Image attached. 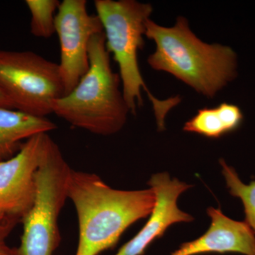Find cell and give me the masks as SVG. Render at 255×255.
<instances>
[{"label":"cell","instance_id":"8fae6325","mask_svg":"<svg viewBox=\"0 0 255 255\" xmlns=\"http://www.w3.org/2000/svg\"><path fill=\"white\" fill-rule=\"evenodd\" d=\"M56 128L57 126L46 117L0 107V162L16 155L23 140Z\"/></svg>","mask_w":255,"mask_h":255},{"label":"cell","instance_id":"9a60e30c","mask_svg":"<svg viewBox=\"0 0 255 255\" xmlns=\"http://www.w3.org/2000/svg\"><path fill=\"white\" fill-rule=\"evenodd\" d=\"M18 223L16 220L0 217V255H16V248L8 246L6 239Z\"/></svg>","mask_w":255,"mask_h":255},{"label":"cell","instance_id":"3957f363","mask_svg":"<svg viewBox=\"0 0 255 255\" xmlns=\"http://www.w3.org/2000/svg\"><path fill=\"white\" fill-rule=\"evenodd\" d=\"M97 16L103 26L106 48L118 64L122 92L130 113L135 115L143 105L142 90L148 96L159 131L165 130L167 114L182 99L159 100L149 91L139 68L138 51L143 48L146 22L153 11L152 5L136 0H96Z\"/></svg>","mask_w":255,"mask_h":255},{"label":"cell","instance_id":"9c48e42d","mask_svg":"<svg viewBox=\"0 0 255 255\" xmlns=\"http://www.w3.org/2000/svg\"><path fill=\"white\" fill-rule=\"evenodd\" d=\"M148 184L155 194L154 209L142 229L114 255H142L151 243L162 237L171 226L194 221L192 216L178 206L179 196L192 185L171 177L167 172L153 174Z\"/></svg>","mask_w":255,"mask_h":255},{"label":"cell","instance_id":"7a4b0ae2","mask_svg":"<svg viewBox=\"0 0 255 255\" xmlns=\"http://www.w3.org/2000/svg\"><path fill=\"white\" fill-rule=\"evenodd\" d=\"M145 36L155 42L147 58L151 68L172 75L209 99L217 95L237 76V55L230 47L201 41L184 16L171 27L146 22Z\"/></svg>","mask_w":255,"mask_h":255},{"label":"cell","instance_id":"5b68a950","mask_svg":"<svg viewBox=\"0 0 255 255\" xmlns=\"http://www.w3.org/2000/svg\"><path fill=\"white\" fill-rule=\"evenodd\" d=\"M72 169L59 147L49 136L36 172L34 203L22 220L16 255H53L60 242L58 217L68 199Z\"/></svg>","mask_w":255,"mask_h":255},{"label":"cell","instance_id":"4fadbf2b","mask_svg":"<svg viewBox=\"0 0 255 255\" xmlns=\"http://www.w3.org/2000/svg\"><path fill=\"white\" fill-rule=\"evenodd\" d=\"M219 163L230 194L241 199L244 207V221L255 234V180L245 184L236 169L228 165L224 159H220Z\"/></svg>","mask_w":255,"mask_h":255},{"label":"cell","instance_id":"7c38bea8","mask_svg":"<svg viewBox=\"0 0 255 255\" xmlns=\"http://www.w3.org/2000/svg\"><path fill=\"white\" fill-rule=\"evenodd\" d=\"M243 121V114L238 106L220 104L214 108H203L186 122L183 130L208 138L218 139L237 130Z\"/></svg>","mask_w":255,"mask_h":255},{"label":"cell","instance_id":"5bb4252c","mask_svg":"<svg viewBox=\"0 0 255 255\" xmlns=\"http://www.w3.org/2000/svg\"><path fill=\"white\" fill-rule=\"evenodd\" d=\"M31 13L30 30L33 36L48 38L55 33V16L60 1L58 0H26Z\"/></svg>","mask_w":255,"mask_h":255},{"label":"cell","instance_id":"ba28073f","mask_svg":"<svg viewBox=\"0 0 255 255\" xmlns=\"http://www.w3.org/2000/svg\"><path fill=\"white\" fill-rule=\"evenodd\" d=\"M49 135L38 133L25 140L11 158L0 162V217L22 222L36 194V172Z\"/></svg>","mask_w":255,"mask_h":255},{"label":"cell","instance_id":"52a82bcc","mask_svg":"<svg viewBox=\"0 0 255 255\" xmlns=\"http://www.w3.org/2000/svg\"><path fill=\"white\" fill-rule=\"evenodd\" d=\"M87 5L86 0H64L55 16L65 95L76 87L88 71V47L92 37L104 32L100 18L97 14H89Z\"/></svg>","mask_w":255,"mask_h":255},{"label":"cell","instance_id":"277c9868","mask_svg":"<svg viewBox=\"0 0 255 255\" xmlns=\"http://www.w3.org/2000/svg\"><path fill=\"white\" fill-rule=\"evenodd\" d=\"M88 53V71L70 93L55 101L53 113L96 135H114L123 128L130 113L120 77L111 65L104 32L92 37Z\"/></svg>","mask_w":255,"mask_h":255},{"label":"cell","instance_id":"8992f818","mask_svg":"<svg viewBox=\"0 0 255 255\" xmlns=\"http://www.w3.org/2000/svg\"><path fill=\"white\" fill-rule=\"evenodd\" d=\"M0 89L15 110L38 117L65 95L59 64L32 51L0 50Z\"/></svg>","mask_w":255,"mask_h":255},{"label":"cell","instance_id":"30bf717a","mask_svg":"<svg viewBox=\"0 0 255 255\" xmlns=\"http://www.w3.org/2000/svg\"><path fill=\"white\" fill-rule=\"evenodd\" d=\"M211 225L197 239L182 243L169 255L236 253L255 255V234L245 221L231 219L221 209L209 207Z\"/></svg>","mask_w":255,"mask_h":255},{"label":"cell","instance_id":"6da1fadb","mask_svg":"<svg viewBox=\"0 0 255 255\" xmlns=\"http://www.w3.org/2000/svg\"><path fill=\"white\" fill-rule=\"evenodd\" d=\"M67 194L78 216L75 255H99L114 248L128 228L150 216L155 204V194L151 188L119 190L110 187L97 174L73 169Z\"/></svg>","mask_w":255,"mask_h":255},{"label":"cell","instance_id":"2e32d148","mask_svg":"<svg viewBox=\"0 0 255 255\" xmlns=\"http://www.w3.org/2000/svg\"><path fill=\"white\" fill-rule=\"evenodd\" d=\"M0 107L15 110L12 103L10 102V100L7 98V97L4 95V92L1 91V89H0Z\"/></svg>","mask_w":255,"mask_h":255}]
</instances>
